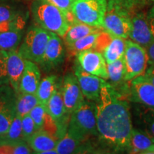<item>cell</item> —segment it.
Wrapping results in <instances>:
<instances>
[{
  "mask_svg": "<svg viewBox=\"0 0 154 154\" xmlns=\"http://www.w3.org/2000/svg\"><path fill=\"white\" fill-rule=\"evenodd\" d=\"M39 103L36 94H28L17 91L16 93L17 115L20 117L29 114Z\"/></svg>",
  "mask_w": 154,
  "mask_h": 154,
  "instance_id": "cell-24",
  "label": "cell"
},
{
  "mask_svg": "<svg viewBox=\"0 0 154 154\" xmlns=\"http://www.w3.org/2000/svg\"><path fill=\"white\" fill-rule=\"evenodd\" d=\"M103 29L112 36L127 39L131 31V14L122 7L108 2Z\"/></svg>",
  "mask_w": 154,
  "mask_h": 154,
  "instance_id": "cell-7",
  "label": "cell"
},
{
  "mask_svg": "<svg viewBox=\"0 0 154 154\" xmlns=\"http://www.w3.org/2000/svg\"><path fill=\"white\" fill-rule=\"evenodd\" d=\"M125 46V38L112 36L106 31L102 30L94 50L101 53L106 63H109L124 57Z\"/></svg>",
  "mask_w": 154,
  "mask_h": 154,
  "instance_id": "cell-11",
  "label": "cell"
},
{
  "mask_svg": "<svg viewBox=\"0 0 154 154\" xmlns=\"http://www.w3.org/2000/svg\"><path fill=\"white\" fill-rule=\"evenodd\" d=\"M102 30H103V29L90 26L78 20H75L74 22L69 25L68 30L63 36L65 44L66 46L72 44L84 36Z\"/></svg>",
  "mask_w": 154,
  "mask_h": 154,
  "instance_id": "cell-22",
  "label": "cell"
},
{
  "mask_svg": "<svg viewBox=\"0 0 154 154\" xmlns=\"http://www.w3.org/2000/svg\"><path fill=\"white\" fill-rule=\"evenodd\" d=\"M59 85L58 77L54 74L49 75L41 80L36 92L39 103L47 106L49 99Z\"/></svg>",
  "mask_w": 154,
  "mask_h": 154,
  "instance_id": "cell-23",
  "label": "cell"
},
{
  "mask_svg": "<svg viewBox=\"0 0 154 154\" xmlns=\"http://www.w3.org/2000/svg\"><path fill=\"white\" fill-rule=\"evenodd\" d=\"M29 115L38 130L42 129L54 136H59L57 125L47 111L46 106L38 103L30 111Z\"/></svg>",
  "mask_w": 154,
  "mask_h": 154,
  "instance_id": "cell-19",
  "label": "cell"
},
{
  "mask_svg": "<svg viewBox=\"0 0 154 154\" xmlns=\"http://www.w3.org/2000/svg\"><path fill=\"white\" fill-rule=\"evenodd\" d=\"M130 39L145 47L154 42V12H139L131 17Z\"/></svg>",
  "mask_w": 154,
  "mask_h": 154,
  "instance_id": "cell-8",
  "label": "cell"
},
{
  "mask_svg": "<svg viewBox=\"0 0 154 154\" xmlns=\"http://www.w3.org/2000/svg\"><path fill=\"white\" fill-rule=\"evenodd\" d=\"M47 111L52 117L59 128L60 139L66 134L68 128L70 114L66 112L63 102L61 85L59 84L51 96L47 106Z\"/></svg>",
  "mask_w": 154,
  "mask_h": 154,
  "instance_id": "cell-13",
  "label": "cell"
},
{
  "mask_svg": "<svg viewBox=\"0 0 154 154\" xmlns=\"http://www.w3.org/2000/svg\"><path fill=\"white\" fill-rule=\"evenodd\" d=\"M76 56L77 63L85 72L105 80L109 79L107 63L101 53L94 49H87L80 51Z\"/></svg>",
  "mask_w": 154,
  "mask_h": 154,
  "instance_id": "cell-12",
  "label": "cell"
},
{
  "mask_svg": "<svg viewBox=\"0 0 154 154\" xmlns=\"http://www.w3.org/2000/svg\"><path fill=\"white\" fill-rule=\"evenodd\" d=\"M124 59L126 82L144 74L148 68L149 59L147 49L131 39H126Z\"/></svg>",
  "mask_w": 154,
  "mask_h": 154,
  "instance_id": "cell-6",
  "label": "cell"
},
{
  "mask_svg": "<svg viewBox=\"0 0 154 154\" xmlns=\"http://www.w3.org/2000/svg\"><path fill=\"white\" fill-rule=\"evenodd\" d=\"M153 144V140L147 133L142 129L133 128L128 151L132 153L148 154Z\"/></svg>",
  "mask_w": 154,
  "mask_h": 154,
  "instance_id": "cell-21",
  "label": "cell"
},
{
  "mask_svg": "<svg viewBox=\"0 0 154 154\" xmlns=\"http://www.w3.org/2000/svg\"><path fill=\"white\" fill-rule=\"evenodd\" d=\"M148 154H154V144L153 145V146H152V148L151 149V150H150V151L149 152V153Z\"/></svg>",
  "mask_w": 154,
  "mask_h": 154,
  "instance_id": "cell-39",
  "label": "cell"
},
{
  "mask_svg": "<svg viewBox=\"0 0 154 154\" xmlns=\"http://www.w3.org/2000/svg\"><path fill=\"white\" fill-rule=\"evenodd\" d=\"M109 2L122 7L130 14L137 11L138 9L143 7L146 5L148 0H107Z\"/></svg>",
  "mask_w": 154,
  "mask_h": 154,
  "instance_id": "cell-34",
  "label": "cell"
},
{
  "mask_svg": "<svg viewBox=\"0 0 154 154\" xmlns=\"http://www.w3.org/2000/svg\"><path fill=\"white\" fill-rule=\"evenodd\" d=\"M8 53V77L9 85L16 91H19V82L22 78L25 67V59L22 57L17 49L11 50Z\"/></svg>",
  "mask_w": 154,
  "mask_h": 154,
  "instance_id": "cell-18",
  "label": "cell"
},
{
  "mask_svg": "<svg viewBox=\"0 0 154 154\" xmlns=\"http://www.w3.org/2000/svg\"><path fill=\"white\" fill-rule=\"evenodd\" d=\"M128 84L130 101L154 109V86L143 75L131 81Z\"/></svg>",
  "mask_w": 154,
  "mask_h": 154,
  "instance_id": "cell-14",
  "label": "cell"
},
{
  "mask_svg": "<svg viewBox=\"0 0 154 154\" xmlns=\"http://www.w3.org/2000/svg\"><path fill=\"white\" fill-rule=\"evenodd\" d=\"M59 140L57 136L39 129L30 136L26 142L34 153L42 154L44 151L56 149Z\"/></svg>",
  "mask_w": 154,
  "mask_h": 154,
  "instance_id": "cell-20",
  "label": "cell"
},
{
  "mask_svg": "<svg viewBox=\"0 0 154 154\" xmlns=\"http://www.w3.org/2000/svg\"><path fill=\"white\" fill-rule=\"evenodd\" d=\"M73 1H75V0H73Z\"/></svg>",
  "mask_w": 154,
  "mask_h": 154,
  "instance_id": "cell-41",
  "label": "cell"
},
{
  "mask_svg": "<svg viewBox=\"0 0 154 154\" xmlns=\"http://www.w3.org/2000/svg\"><path fill=\"white\" fill-rule=\"evenodd\" d=\"M22 126L23 136H24V140L26 141L30 136H32L34 133L38 130L36 128L33 119L30 116L29 113L25 115L22 118Z\"/></svg>",
  "mask_w": 154,
  "mask_h": 154,
  "instance_id": "cell-36",
  "label": "cell"
},
{
  "mask_svg": "<svg viewBox=\"0 0 154 154\" xmlns=\"http://www.w3.org/2000/svg\"><path fill=\"white\" fill-rule=\"evenodd\" d=\"M49 39V32L38 26H31L18 48L19 54L26 60L41 62Z\"/></svg>",
  "mask_w": 154,
  "mask_h": 154,
  "instance_id": "cell-4",
  "label": "cell"
},
{
  "mask_svg": "<svg viewBox=\"0 0 154 154\" xmlns=\"http://www.w3.org/2000/svg\"><path fill=\"white\" fill-rule=\"evenodd\" d=\"M32 16L40 27L63 37L69 27L64 13L55 6L36 1L32 5Z\"/></svg>",
  "mask_w": 154,
  "mask_h": 154,
  "instance_id": "cell-3",
  "label": "cell"
},
{
  "mask_svg": "<svg viewBox=\"0 0 154 154\" xmlns=\"http://www.w3.org/2000/svg\"><path fill=\"white\" fill-rule=\"evenodd\" d=\"M147 52L149 55V64L151 66H154V42L149 46L147 48Z\"/></svg>",
  "mask_w": 154,
  "mask_h": 154,
  "instance_id": "cell-38",
  "label": "cell"
},
{
  "mask_svg": "<svg viewBox=\"0 0 154 154\" xmlns=\"http://www.w3.org/2000/svg\"><path fill=\"white\" fill-rule=\"evenodd\" d=\"M24 12L16 4L9 0H0V23L11 20Z\"/></svg>",
  "mask_w": 154,
  "mask_h": 154,
  "instance_id": "cell-30",
  "label": "cell"
},
{
  "mask_svg": "<svg viewBox=\"0 0 154 154\" xmlns=\"http://www.w3.org/2000/svg\"><path fill=\"white\" fill-rule=\"evenodd\" d=\"M34 153L25 140L9 144H0V154H30Z\"/></svg>",
  "mask_w": 154,
  "mask_h": 154,
  "instance_id": "cell-32",
  "label": "cell"
},
{
  "mask_svg": "<svg viewBox=\"0 0 154 154\" xmlns=\"http://www.w3.org/2000/svg\"><path fill=\"white\" fill-rule=\"evenodd\" d=\"M101 32V31L88 34L74 42L72 44L67 45L66 48L69 53L72 55H76L79 52L84 50L94 49Z\"/></svg>",
  "mask_w": 154,
  "mask_h": 154,
  "instance_id": "cell-28",
  "label": "cell"
},
{
  "mask_svg": "<svg viewBox=\"0 0 154 154\" xmlns=\"http://www.w3.org/2000/svg\"><path fill=\"white\" fill-rule=\"evenodd\" d=\"M80 88L85 99L97 102L99 100L102 86L106 82L103 79L85 72L78 63L74 70Z\"/></svg>",
  "mask_w": 154,
  "mask_h": 154,
  "instance_id": "cell-16",
  "label": "cell"
},
{
  "mask_svg": "<svg viewBox=\"0 0 154 154\" xmlns=\"http://www.w3.org/2000/svg\"><path fill=\"white\" fill-rule=\"evenodd\" d=\"M23 30L14 29L0 32V49L8 51L18 49L22 42Z\"/></svg>",
  "mask_w": 154,
  "mask_h": 154,
  "instance_id": "cell-25",
  "label": "cell"
},
{
  "mask_svg": "<svg viewBox=\"0 0 154 154\" xmlns=\"http://www.w3.org/2000/svg\"><path fill=\"white\" fill-rule=\"evenodd\" d=\"M41 82V72L37 63L25 59V67L19 82V91L36 94Z\"/></svg>",
  "mask_w": 154,
  "mask_h": 154,
  "instance_id": "cell-17",
  "label": "cell"
},
{
  "mask_svg": "<svg viewBox=\"0 0 154 154\" xmlns=\"http://www.w3.org/2000/svg\"><path fill=\"white\" fill-rule=\"evenodd\" d=\"M65 56L66 48L61 36L49 32V42L38 65L44 72H49L62 64Z\"/></svg>",
  "mask_w": 154,
  "mask_h": 154,
  "instance_id": "cell-9",
  "label": "cell"
},
{
  "mask_svg": "<svg viewBox=\"0 0 154 154\" xmlns=\"http://www.w3.org/2000/svg\"><path fill=\"white\" fill-rule=\"evenodd\" d=\"M138 111L140 122L143 124V131L151 136L154 141V109L143 106Z\"/></svg>",
  "mask_w": 154,
  "mask_h": 154,
  "instance_id": "cell-31",
  "label": "cell"
},
{
  "mask_svg": "<svg viewBox=\"0 0 154 154\" xmlns=\"http://www.w3.org/2000/svg\"><path fill=\"white\" fill-rule=\"evenodd\" d=\"M96 117L98 136L102 143L116 151H128L133 128L129 104L106 82L96 102Z\"/></svg>",
  "mask_w": 154,
  "mask_h": 154,
  "instance_id": "cell-1",
  "label": "cell"
},
{
  "mask_svg": "<svg viewBox=\"0 0 154 154\" xmlns=\"http://www.w3.org/2000/svg\"><path fill=\"white\" fill-rule=\"evenodd\" d=\"M107 72L109 79L113 87L120 86L125 81V64L124 57L112 63H107Z\"/></svg>",
  "mask_w": 154,
  "mask_h": 154,
  "instance_id": "cell-26",
  "label": "cell"
},
{
  "mask_svg": "<svg viewBox=\"0 0 154 154\" xmlns=\"http://www.w3.org/2000/svg\"><path fill=\"white\" fill-rule=\"evenodd\" d=\"M82 143L78 141L69 134H66L58 142L56 150L58 154H70L74 153H80L82 147Z\"/></svg>",
  "mask_w": 154,
  "mask_h": 154,
  "instance_id": "cell-29",
  "label": "cell"
},
{
  "mask_svg": "<svg viewBox=\"0 0 154 154\" xmlns=\"http://www.w3.org/2000/svg\"><path fill=\"white\" fill-rule=\"evenodd\" d=\"M61 92L66 112L70 115L85 100L78 79L73 73H68L63 77Z\"/></svg>",
  "mask_w": 154,
  "mask_h": 154,
  "instance_id": "cell-15",
  "label": "cell"
},
{
  "mask_svg": "<svg viewBox=\"0 0 154 154\" xmlns=\"http://www.w3.org/2000/svg\"><path fill=\"white\" fill-rule=\"evenodd\" d=\"M144 78L149 80L150 82L154 86V66H151L148 67L146 72L143 74Z\"/></svg>",
  "mask_w": 154,
  "mask_h": 154,
  "instance_id": "cell-37",
  "label": "cell"
},
{
  "mask_svg": "<svg viewBox=\"0 0 154 154\" xmlns=\"http://www.w3.org/2000/svg\"><path fill=\"white\" fill-rule=\"evenodd\" d=\"M107 4V0H75L71 11L76 20L103 29Z\"/></svg>",
  "mask_w": 154,
  "mask_h": 154,
  "instance_id": "cell-5",
  "label": "cell"
},
{
  "mask_svg": "<svg viewBox=\"0 0 154 154\" xmlns=\"http://www.w3.org/2000/svg\"><path fill=\"white\" fill-rule=\"evenodd\" d=\"M38 1L54 5L57 7V8L61 9L66 15L69 24H71L75 20H76L72 11H71V7H72L73 2H74L73 0H38Z\"/></svg>",
  "mask_w": 154,
  "mask_h": 154,
  "instance_id": "cell-33",
  "label": "cell"
},
{
  "mask_svg": "<svg viewBox=\"0 0 154 154\" xmlns=\"http://www.w3.org/2000/svg\"><path fill=\"white\" fill-rule=\"evenodd\" d=\"M66 133L82 143L90 138L98 136L96 102L85 99L71 113Z\"/></svg>",
  "mask_w": 154,
  "mask_h": 154,
  "instance_id": "cell-2",
  "label": "cell"
},
{
  "mask_svg": "<svg viewBox=\"0 0 154 154\" xmlns=\"http://www.w3.org/2000/svg\"><path fill=\"white\" fill-rule=\"evenodd\" d=\"M16 115V91L10 85L0 86V137L7 134Z\"/></svg>",
  "mask_w": 154,
  "mask_h": 154,
  "instance_id": "cell-10",
  "label": "cell"
},
{
  "mask_svg": "<svg viewBox=\"0 0 154 154\" xmlns=\"http://www.w3.org/2000/svg\"><path fill=\"white\" fill-rule=\"evenodd\" d=\"M8 53L0 49V86L9 85L8 77Z\"/></svg>",
  "mask_w": 154,
  "mask_h": 154,
  "instance_id": "cell-35",
  "label": "cell"
},
{
  "mask_svg": "<svg viewBox=\"0 0 154 154\" xmlns=\"http://www.w3.org/2000/svg\"><path fill=\"white\" fill-rule=\"evenodd\" d=\"M22 140H25L22 134V117L16 115L7 134L0 137V144H9Z\"/></svg>",
  "mask_w": 154,
  "mask_h": 154,
  "instance_id": "cell-27",
  "label": "cell"
},
{
  "mask_svg": "<svg viewBox=\"0 0 154 154\" xmlns=\"http://www.w3.org/2000/svg\"><path fill=\"white\" fill-rule=\"evenodd\" d=\"M152 2H153V7H152V8L151 9V11H153V12H154V0H152Z\"/></svg>",
  "mask_w": 154,
  "mask_h": 154,
  "instance_id": "cell-40",
  "label": "cell"
}]
</instances>
